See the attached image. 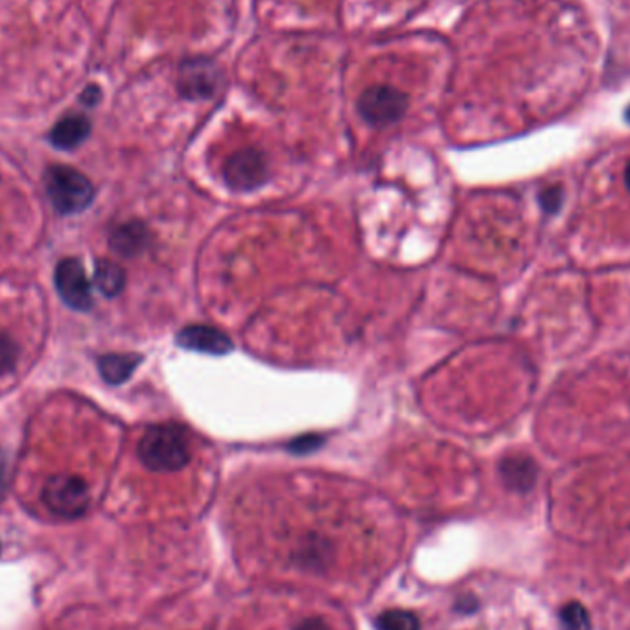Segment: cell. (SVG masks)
Masks as SVG:
<instances>
[{
	"label": "cell",
	"instance_id": "6da1fadb",
	"mask_svg": "<svg viewBox=\"0 0 630 630\" xmlns=\"http://www.w3.org/2000/svg\"><path fill=\"white\" fill-rule=\"evenodd\" d=\"M139 457L153 472H175L191 461L189 435L180 424H155L139 440Z\"/></svg>",
	"mask_w": 630,
	"mask_h": 630
},
{
	"label": "cell",
	"instance_id": "7a4b0ae2",
	"mask_svg": "<svg viewBox=\"0 0 630 630\" xmlns=\"http://www.w3.org/2000/svg\"><path fill=\"white\" fill-rule=\"evenodd\" d=\"M50 202L60 214H78L93 203L94 186L88 175L71 166H52L44 175Z\"/></svg>",
	"mask_w": 630,
	"mask_h": 630
},
{
	"label": "cell",
	"instance_id": "3957f363",
	"mask_svg": "<svg viewBox=\"0 0 630 630\" xmlns=\"http://www.w3.org/2000/svg\"><path fill=\"white\" fill-rule=\"evenodd\" d=\"M43 504L58 517H82L89 506L88 484L72 474L52 476L43 487Z\"/></svg>",
	"mask_w": 630,
	"mask_h": 630
},
{
	"label": "cell",
	"instance_id": "277c9868",
	"mask_svg": "<svg viewBox=\"0 0 630 630\" xmlns=\"http://www.w3.org/2000/svg\"><path fill=\"white\" fill-rule=\"evenodd\" d=\"M408 94L392 85H375L359 94L358 113L367 124L384 128L395 124L408 111Z\"/></svg>",
	"mask_w": 630,
	"mask_h": 630
},
{
	"label": "cell",
	"instance_id": "5b68a950",
	"mask_svg": "<svg viewBox=\"0 0 630 630\" xmlns=\"http://www.w3.org/2000/svg\"><path fill=\"white\" fill-rule=\"evenodd\" d=\"M223 175L233 191H255L266 183L270 175L266 155L255 148H244L227 159Z\"/></svg>",
	"mask_w": 630,
	"mask_h": 630
},
{
	"label": "cell",
	"instance_id": "8992f818",
	"mask_svg": "<svg viewBox=\"0 0 630 630\" xmlns=\"http://www.w3.org/2000/svg\"><path fill=\"white\" fill-rule=\"evenodd\" d=\"M220 67L207 58H194L181 65L177 89L189 100H209L222 88Z\"/></svg>",
	"mask_w": 630,
	"mask_h": 630
},
{
	"label": "cell",
	"instance_id": "52a82bcc",
	"mask_svg": "<svg viewBox=\"0 0 630 630\" xmlns=\"http://www.w3.org/2000/svg\"><path fill=\"white\" fill-rule=\"evenodd\" d=\"M54 281L58 294L72 311L88 312L93 306L88 273L82 262L77 258L61 261L55 267Z\"/></svg>",
	"mask_w": 630,
	"mask_h": 630
},
{
	"label": "cell",
	"instance_id": "ba28073f",
	"mask_svg": "<svg viewBox=\"0 0 630 630\" xmlns=\"http://www.w3.org/2000/svg\"><path fill=\"white\" fill-rule=\"evenodd\" d=\"M175 342H177L180 347L186 348V350L214 354V356H222V354L233 350L231 337L227 334H223L222 331L207 325L186 326L177 334Z\"/></svg>",
	"mask_w": 630,
	"mask_h": 630
},
{
	"label": "cell",
	"instance_id": "9c48e42d",
	"mask_svg": "<svg viewBox=\"0 0 630 630\" xmlns=\"http://www.w3.org/2000/svg\"><path fill=\"white\" fill-rule=\"evenodd\" d=\"M91 133V122L83 114H71L60 120L50 131V142L60 150H74Z\"/></svg>",
	"mask_w": 630,
	"mask_h": 630
},
{
	"label": "cell",
	"instance_id": "30bf717a",
	"mask_svg": "<svg viewBox=\"0 0 630 630\" xmlns=\"http://www.w3.org/2000/svg\"><path fill=\"white\" fill-rule=\"evenodd\" d=\"M146 245L148 231L141 222L124 223L111 234V250L125 258L139 255Z\"/></svg>",
	"mask_w": 630,
	"mask_h": 630
},
{
	"label": "cell",
	"instance_id": "8fae6325",
	"mask_svg": "<svg viewBox=\"0 0 630 630\" xmlns=\"http://www.w3.org/2000/svg\"><path fill=\"white\" fill-rule=\"evenodd\" d=\"M500 472L509 489L524 492L531 489L537 479V465L526 456H509L501 461Z\"/></svg>",
	"mask_w": 630,
	"mask_h": 630
},
{
	"label": "cell",
	"instance_id": "7c38bea8",
	"mask_svg": "<svg viewBox=\"0 0 630 630\" xmlns=\"http://www.w3.org/2000/svg\"><path fill=\"white\" fill-rule=\"evenodd\" d=\"M141 362L139 354H105L99 359L100 375L111 386H120L130 380Z\"/></svg>",
	"mask_w": 630,
	"mask_h": 630
},
{
	"label": "cell",
	"instance_id": "4fadbf2b",
	"mask_svg": "<svg viewBox=\"0 0 630 630\" xmlns=\"http://www.w3.org/2000/svg\"><path fill=\"white\" fill-rule=\"evenodd\" d=\"M94 281L105 297H116L124 289L125 275L119 264L111 261H99Z\"/></svg>",
	"mask_w": 630,
	"mask_h": 630
},
{
	"label": "cell",
	"instance_id": "5bb4252c",
	"mask_svg": "<svg viewBox=\"0 0 630 630\" xmlns=\"http://www.w3.org/2000/svg\"><path fill=\"white\" fill-rule=\"evenodd\" d=\"M378 630H419V620L411 612L389 610L376 620Z\"/></svg>",
	"mask_w": 630,
	"mask_h": 630
},
{
	"label": "cell",
	"instance_id": "9a60e30c",
	"mask_svg": "<svg viewBox=\"0 0 630 630\" xmlns=\"http://www.w3.org/2000/svg\"><path fill=\"white\" fill-rule=\"evenodd\" d=\"M560 623L565 630H590L587 610L581 604H568L560 612Z\"/></svg>",
	"mask_w": 630,
	"mask_h": 630
},
{
	"label": "cell",
	"instance_id": "2e32d148",
	"mask_svg": "<svg viewBox=\"0 0 630 630\" xmlns=\"http://www.w3.org/2000/svg\"><path fill=\"white\" fill-rule=\"evenodd\" d=\"M17 356H19V350H17L16 343L11 342L10 337L4 336V334H0V376L8 375L13 370Z\"/></svg>",
	"mask_w": 630,
	"mask_h": 630
},
{
	"label": "cell",
	"instance_id": "e0dca14e",
	"mask_svg": "<svg viewBox=\"0 0 630 630\" xmlns=\"http://www.w3.org/2000/svg\"><path fill=\"white\" fill-rule=\"evenodd\" d=\"M323 443H325V437H321V435H303V437H297L289 443L288 450L294 451V454H311V451L317 450Z\"/></svg>",
	"mask_w": 630,
	"mask_h": 630
},
{
	"label": "cell",
	"instance_id": "ac0fdd59",
	"mask_svg": "<svg viewBox=\"0 0 630 630\" xmlns=\"http://www.w3.org/2000/svg\"><path fill=\"white\" fill-rule=\"evenodd\" d=\"M540 205H542L543 211L553 214V212L559 211L560 205H562V189L560 186H549L546 191L540 194Z\"/></svg>",
	"mask_w": 630,
	"mask_h": 630
},
{
	"label": "cell",
	"instance_id": "d6986e66",
	"mask_svg": "<svg viewBox=\"0 0 630 630\" xmlns=\"http://www.w3.org/2000/svg\"><path fill=\"white\" fill-rule=\"evenodd\" d=\"M294 630H331V627L326 626L323 620H306L299 626L295 627Z\"/></svg>",
	"mask_w": 630,
	"mask_h": 630
},
{
	"label": "cell",
	"instance_id": "ffe728a7",
	"mask_svg": "<svg viewBox=\"0 0 630 630\" xmlns=\"http://www.w3.org/2000/svg\"><path fill=\"white\" fill-rule=\"evenodd\" d=\"M626 183H627V189H629V191H630V163H629V166H627V170H626Z\"/></svg>",
	"mask_w": 630,
	"mask_h": 630
},
{
	"label": "cell",
	"instance_id": "44dd1931",
	"mask_svg": "<svg viewBox=\"0 0 630 630\" xmlns=\"http://www.w3.org/2000/svg\"><path fill=\"white\" fill-rule=\"evenodd\" d=\"M626 116H627V120H629V122H630V108L627 109V114H626Z\"/></svg>",
	"mask_w": 630,
	"mask_h": 630
}]
</instances>
